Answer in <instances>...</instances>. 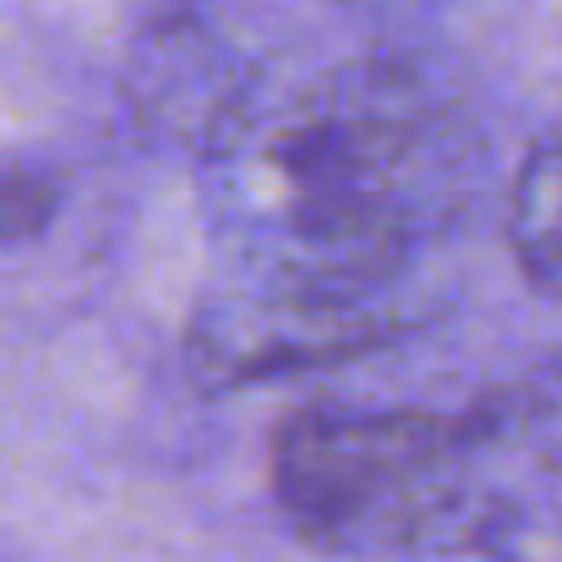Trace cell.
<instances>
[{
    "label": "cell",
    "instance_id": "cell-5",
    "mask_svg": "<svg viewBox=\"0 0 562 562\" xmlns=\"http://www.w3.org/2000/svg\"><path fill=\"white\" fill-rule=\"evenodd\" d=\"M404 562H519L514 519L503 503L442 481L398 530Z\"/></svg>",
    "mask_w": 562,
    "mask_h": 562
},
{
    "label": "cell",
    "instance_id": "cell-9",
    "mask_svg": "<svg viewBox=\"0 0 562 562\" xmlns=\"http://www.w3.org/2000/svg\"><path fill=\"white\" fill-rule=\"evenodd\" d=\"M552 415H558L552 426H562V372H558V382H552Z\"/></svg>",
    "mask_w": 562,
    "mask_h": 562
},
{
    "label": "cell",
    "instance_id": "cell-2",
    "mask_svg": "<svg viewBox=\"0 0 562 562\" xmlns=\"http://www.w3.org/2000/svg\"><path fill=\"white\" fill-rule=\"evenodd\" d=\"M481 431L486 426L464 415L312 404L273 431L268 481L284 519L312 541H398L409 514L453 481V459H464Z\"/></svg>",
    "mask_w": 562,
    "mask_h": 562
},
{
    "label": "cell",
    "instance_id": "cell-7",
    "mask_svg": "<svg viewBox=\"0 0 562 562\" xmlns=\"http://www.w3.org/2000/svg\"><path fill=\"white\" fill-rule=\"evenodd\" d=\"M60 207V191L44 170L22 165V159H5L0 165V246H16V240H33L49 229Z\"/></svg>",
    "mask_w": 562,
    "mask_h": 562
},
{
    "label": "cell",
    "instance_id": "cell-8",
    "mask_svg": "<svg viewBox=\"0 0 562 562\" xmlns=\"http://www.w3.org/2000/svg\"><path fill=\"white\" fill-rule=\"evenodd\" d=\"M345 5L376 11V16H404V11H426V5H437V0H345Z\"/></svg>",
    "mask_w": 562,
    "mask_h": 562
},
{
    "label": "cell",
    "instance_id": "cell-1",
    "mask_svg": "<svg viewBox=\"0 0 562 562\" xmlns=\"http://www.w3.org/2000/svg\"><path fill=\"white\" fill-rule=\"evenodd\" d=\"M213 218L257 273L376 295L470 196L481 132L409 55L345 60L279 104H240L196 148Z\"/></svg>",
    "mask_w": 562,
    "mask_h": 562
},
{
    "label": "cell",
    "instance_id": "cell-4",
    "mask_svg": "<svg viewBox=\"0 0 562 562\" xmlns=\"http://www.w3.org/2000/svg\"><path fill=\"white\" fill-rule=\"evenodd\" d=\"M132 93L154 126L187 137L196 148H207L224 132V121L246 104L229 49L218 38H207L196 22H159L137 44Z\"/></svg>",
    "mask_w": 562,
    "mask_h": 562
},
{
    "label": "cell",
    "instance_id": "cell-6",
    "mask_svg": "<svg viewBox=\"0 0 562 562\" xmlns=\"http://www.w3.org/2000/svg\"><path fill=\"white\" fill-rule=\"evenodd\" d=\"M508 240L519 268L562 295V126L552 137H541L514 181V202H508Z\"/></svg>",
    "mask_w": 562,
    "mask_h": 562
},
{
    "label": "cell",
    "instance_id": "cell-3",
    "mask_svg": "<svg viewBox=\"0 0 562 562\" xmlns=\"http://www.w3.org/2000/svg\"><path fill=\"white\" fill-rule=\"evenodd\" d=\"M393 334V317L367 290H328L306 279L257 273L251 284L207 301L191 323V367L207 382H268V376L339 367Z\"/></svg>",
    "mask_w": 562,
    "mask_h": 562
}]
</instances>
